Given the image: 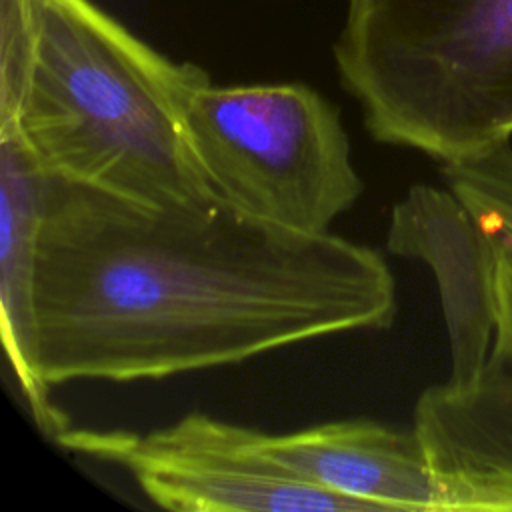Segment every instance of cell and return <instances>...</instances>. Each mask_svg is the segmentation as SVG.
<instances>
[{"instance_id":"cell-5","label":"cell","mask_w":512,"mask_h":512,"mask_svg":"<svg viewBox=\"0 0 512 512\" xmlns=\"http://www.w3.org/2000/svg\"><path fill=\"white\" fill-rule=\"evenodd\" d=\"M256 432L204 414L136 434L72 430V452L122 466L158 506L180 512H374L368 502L316 486L264 456Z\"/></svg>"},{"instance_id":"cell-2","label":"cell","mask_w":512,"mask_h":512,"mask_svg":"<svg viewBox=\"0 0 512 512\" xmlns=\"http://www.w3.org/2000/svg\"><path fill=\"white\" fill-rule=\"evenodd\" d=\"M0 126L46 176L166 206L210 196L182 110L208 78L90 0H0Z\"/></svg>"},{"instance_id":"cell-4","label":"cell","mask_w":512,"mask_h":512,"mask_svg":"<svg viewBox=\"0 0 512 512\" xmlns=\"http://www.w3.org/2000/svg\"><path fill=\"white\" fill-rule=\"evenodd\" d=\"M182 132L204 190L270 226L326 234L364 190L338 112L304 84L204 78L184 102Z\"/></svg>"},{"instance_id":"cell-6","label":"cell","mask_w":512,"mask_h":512,"mask_svg":"<svg viewBox=\"0 0 512 512\" xmlns=\"http://www.w3.org/2000/svg\"><path fill=\"white\" fill-rule=\"evenodd\" d=\"M386 250L434 272L452 354L448 382H474L496 334V272L504 246L450 188L414 184L392 208Z\"/></svg>"},{"instance_id":"cell-10","label":"cell","mask_w":512,"mask_h":512,"mask_svg":"<svg viewBox=\"0 0 512 512\" xmlns=\"http://www.w3.org/2000/svg\"><path fill=\"white\" fill-rule=\"evenodd\" d=\"M448 188L466 204L476 222L512 250V144L504 140L476 154L442 162Z\"/></svg>"},{"instance_id":"cell-8","label":"cell","mask_w":512,"mask_h":512,"mask_svg":"<svg viewBox=\"0 0 512 512\" xmlns=\"http://www.w3.org/2000/svg\"><path fill=\"white\" fill-rule=\"evenodd\" d=\"M256 444L296 476L374 510L452 512L414 428L342 420L288 434L256 432Z\"/></svg>"},{"instance_id":"cell-1","label":"cell","mask_w":512,"mask_h":512,"mask_svg":"<svg viewBox=\"0 0 512 512\" xmlns=\"http://www.w3.org/2000/svg\"><path fill=\"white\" fill-rule=\"evenodd\" d=\"M396 308L374 248L270 226L212 196L154 206L46 176L32 294L46 388L236 364L384 330Z\"/></svg>"},{"instance_id":"cell-9","label":"cell","mask_w":512,"mask_h":512,"mask_svg":"<svg viewBox=\"0 0 512 512\" xmlns=\"http://www.w3.org/2000/svg\"><path fill=\"white\" fill-rule=\"evenodd\" d=\"M46 174L16 130L0 126V328L18 388L42 432L58 438L68 422L34 368V266Z\"/></svg>"},{"instance_id":"cell-11","label":"cell","mask_w":512,"mask_h":512,"mask_svg":"<svg viewBox=\"0 0 512 512\" xmlns=\"http://www.w3.org/2000/svg\"><path fill=\"white\" fill-rule=\"evenodd\" d=\"M492 352L512 360V250L504 248L496 272V334Z\"/></svg>"},{"instance_id":"cell-7","label":"cell","mask_w":512,"mask_h":512,"mask_svg":"<svg viewBox=\"0 0 512 512\" xmlns=\"http://www.w3.org/2000/svg\"><path fill=\"white\" fill-rule=\"evenodd\" d=\"M414 432L452 512H512V360L490 350L474 382L424 390Z\"/></svg>"},{"instance_id":"cell-3","label":"cell","mask_w":512,"mask_h":512,"mask_svg":"<svg viewBox=\"0 0 512 512\" xmlns=\"http://www.w3.org/2000/svg\"><path fill=\"white\" fill-rule=\"evenodd\" d=\"M334 56L378 142L450 162L512 136V0H348Z\"/></svg>"}]
</instances>
